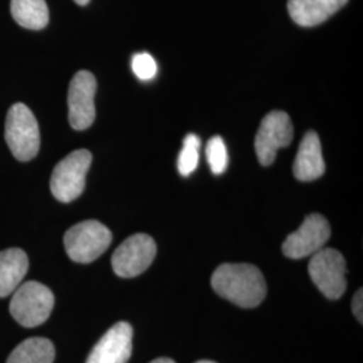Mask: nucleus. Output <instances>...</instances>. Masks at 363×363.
I'll list each match as a JSON object with an SVG mask.
<instances>
[{"mask_svg":"<svg viewBox=\"0 0 363 363\" xmlns=\"http://www.w3.org/2000/svg\"><path fill=\"white\" fill-rule=\"evenodd\" d=\"M211 286L226 300L242 308H253L267 296V283L252 264H222L211 276Z\"/></svg>","mask_w":363,"mask_h":363,"instance_id":"nucleus-1","label":"nucleus"},{"mask_svg":"<svg viewBox=\"0 0 363 363\" xmlns=\"http://www.w3.org/2000/svg\"><path fill=\"white\" fill-rule=\"evenodd\" d=\"M6 142L13 155L21 162L34 159L39 151L38 121L27 105L13 104L6 118Z\"/></svg>","mask_w":363,"mask_h":363,"instance_id":"nucleus-2","label":"nucleus"},{"mask_svg":"<svg viewBox=\"0 0 363 363\" xmlns=\"http://www.w3.org/2000/svg\"><path fill=\"white\" fill-rule=\"evenodd\" d=\"M112 242L111 230L99 220H82L72 226L64 237L66 253L79 264L99 259Z\"/></svg>","mask_w":363,"mask_h":363,"instance_id":"nucleus-3","label":"nucleus"},{"mask_svg":"<svg viewBox=\"0 0 363 363\" xmlns=\"http://www.w3.org/2000/svg\"><path fill=\"white\" fill-rule=\"evenodd\" d=\"M54 307L52 291L38 281H27L13 291L10 312L23 327H37L45 323Z\"/></svg>","mask_w":363,"mask_h":363,"instance_id":"nucleus-4","label":"nucleus"},{"mask_svg":"<svg viewBox=\"0 0 363 363\" xmlns=\"http://www.w3.org/2000/svg\"><path fill=\"white\" fill-rule=\"evenodd\" d=\"M91 164V154L88 150H77L65 156L52 174L50 190L60 202H72L82 194L85 179Z\"/></svg>","mask_w":363,"mask_h":363,"instance_id":"nucleus-5","label":"nucleus"},{"mask_svg":"<svg viewBox=\"0 0 363 363\" xmlns=\"http://www.w3.org/2000/svg\"><path fill=\"white\" fill-rule=\"evenodd\" d=\"M308 272L312 281L325 298L337 300L345 294L347 286V267L345 257L337 249L323 247L312 255Z\"/></svg>","mask_w":363,"mask_h":363,"instance_id":"nucleus-6","label":"nucleus"},{"mask_svg":"<svg viewBox=\"0 0 363 363\" xmlns=\"http://www.w3.org/2000/svg\"><path fill=\"white\" fill-rule=\"evenodd\" d=\"M156 256V244L148 234L128 237L112 256V268L117 276L130 279L148 269Z\"/></svg>","mask_w":363,"mask_h":363,"instance_id":"nucleus-7","label":"nucleus"},{"mask_svg":"<svg viewBox=\"0 0 363 363\" xmlns=\"http://www.w3.org/2000/svg\"><path fill=\"white\" fill-rule=\"evenodd\" d=\"M294 139L292 121L286 112L273 111L262 118L259 124L255 148L262 166L272 164L280 148L288 147Z\"/></svg>","mask_w":363,"mask_h":363,"instance_id":"nucleus-8","label":"nucleus"},{"mask_svg":"<svg viewBox=\"0 0 363 363\" xmlns=\"http://www.w3.org/2000/svg\"><path fill=\"white\" fill-rule=\"evenodd\" d=\"M331 234L328 220L313 213L300 225L296 232L289 234L283 242V253L289 259H304L323 249Z\"/></svg>","mask_w":363,"mask_h":363,"instance_id":"nucleus-9","label":"nucleus"},{"mask_svg":"<svg viewBox=\"0 0 363 363\" xmlns=\"http://www.w3.org/2000/svg\"><path fill=\"white\" fill-rule=\"evenodd\" d=\"M97 91V81L91 72L79 70L73 77L69 94V121L76 130L89 128L96 118L94 96Z\"/></svg>","mask_w":363,"mask_h":363,"instance_id":"nucleus-10","label":"nucleus"},{"mask_svg":"<svg viewBox=\"0 0 363 363\" xmlns=\"http://www.w3.org/2000/svg\"><path fill=\"white\" fill-rule=\"evenodd\" d=\"M133 330L127 322L111 327L96 343L86 363H127L132 354Z\"/></svg>","mask_w":363,"mask_h":363,"instance_id":"nucleus-11","label":"nucleus"},{"mask_svg":"<svg viewBox=\"0 0 363 363\" xmlns=\"http://www.w3.org/2000/svg\"><path fill=\"white\" fill-rule=\"evenodd\" d=\"M325 164L322 144L316 132H307L298 145V155L294 163V174L296 179L311 182L325 174Z\"/></svg>","mask_w":363,"mask_h":363,"instance_id":"nucleus-12","label":"nucleus"},{"mask_svg":"<svg viewBox=\"0 0 363 363\" xmlns=\"http://www.w3.org/2000/svg\"><path fill=\"white\" fill-rule=\"evenodd\" d=\"M349 0H288V13L298 26H318Z\"/></svg>","mask_w":363,"mask_h":363,"instance_id":"nucleus-13","label":"nucleus"},{"mask_svg":"<svg viewBox=\"0 0 363 363\" xmlns=\"http://www.w3.org/2000/svg\"><path fill=\"white\" fill-rule=\"evenodd\" d=\"M28 269L27 255L18 247L0 252V298L13 294Z\"/></svg>","mask_w":363,"mask_h":363,"instance_id":"nucleus-14","label":"nucleus"},{"mask_svg":"<svg viewBox=\"0 0 363 363\" xmlns=\"http://www.w3.org/2000/svg\"><path fill=\"white\" fill-rule=\"evenodd\" d=\"M11 13L19 26L28 30H42L49 23L45 0H11Z\"/></svg>","mask_w":363,"mask_h":363,"instance_id":"nucleus-15","label":"nucleus"},{"mask_svg":"<svg viewBox=\"0 0 363 363\" xmlns=\"http://www.w3.org/2000/svg\"><path fill=\"white\" fill-rule=\"evenodd\" d=\"M55 349L46 337H30L18 345L10 354L7 363H52Z\"/></svg>","mask_w":363,"mask_h":363,"instance_id":"nucleus-16","label":"nucleus"},{"mask_svg":"<svg viewBox=\"0 0 363 363\" xmlns=\"http://www.w3.org/2000/svg\"><path fill=\"white\" fill-rule=\"evenodd\" d=\"M201 140L194 133H189L183 140V148L178 157V169L183 177H189L194 172L199 162Z\"/></svg>","mask_w":363,"mask_h":363,"instance_id":"nucleus-17","label":"nucleus"},{"mask_svg":"<svg viewBox=\"0 0 363 363\" xmlns=\"http://www.w3.org/2000/svg\"><path fill=\"white\" fill-rule=\"evenodd\" d=\"M206 156L213 174L220 175L228 167V151L222 138H211L206 145Z\"/></svg>","mask_w":363,"mask_h":363,"instance_id":"nucleus-18","label":"nucleus"},{"mask_svg":"<svg viewBox=\"0 0 363 363\" xmlns=\"http://www.w3.org/2000/svg\"><path fill=\"white\" fill-rule=\"evenodd\" d=\"M132 70L136 77L150 81L155 77L157 73V65L152 55L148 52H139L132 57Z\"/></svg>","mask_w":363,"mask_h":363,"instance_id":"nucleus-19","label":"nucleus"},{"mask_svg":"<svg viewBox=\"0 0 363 363\" xmlns=\"http://www.w3.org/2000/svg\"><path fill=\"white\" fill-rule=\"evenodd\" d=\"M363 291L362 289H358L352 298V303H351V308L352 312L355 315V318L358 319V322L362 325L363 323Z\"/></svg>","mask_w":363,"mask_h":363,"instance_id":"nucleus-20","label":"nucleus"},{"mask_svg":"<svg viewBox=\"0 0 363 363\" xmlns=\"http://www.w3.org/2000/svg\"><path fill=\"white\" fill-rule=\"evenodd\" d=\"M150 363H175L172 359H169V358H157L155 361H152V362Z\"/></svg>","mask_w":363,"mask_h":363,"instance_id":"nucleus-21","label":"nucleus"},{"mask_svg":"<svg viewBox=\"0 0 363 363\" xmlns=\"http://www.w3.org/2000/svg\"><path fill=\"white\" fill-rule=\"evenodd\" d=\"M77 4H79V6H86L91 0H74Z\"/></svg>","mask_w":363,"mask_h":363,"instance_id":"nucleus-22","label":"nucleus"},{"mask_svg":"<svg viewBox=\"0 0 363 363\" xmlns=\"http://www.w3.org/2000/svg\"><path fill=\"white\" fill-rule=\"evenodd\" d=\"M195 363H216V362H211V361H199V362H195Z\"/></svg>","mask_w":363,"mask_h":363,"instance_id":"nucleus-23","label":"nucleus"}]
</instances>
